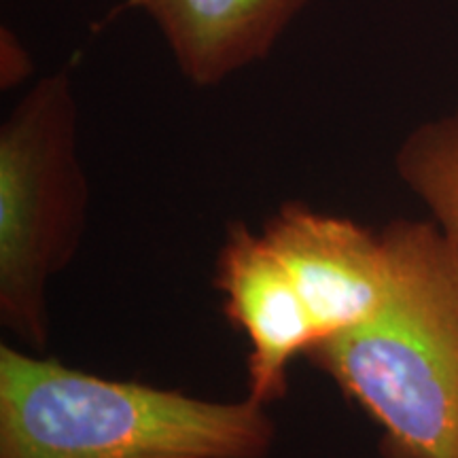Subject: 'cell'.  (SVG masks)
Masks as SVG:
<instances>
[{
	"label": "cell",
	"instance_id": "obj_1",
	"mask_svg": "<svg viewBox=\"0 0 458 458\" xmlns=\"http://www.w3.org/2000/svg\"><path fill=\"white\" fill-rule=\"evenodd\" d=\"M382 236V308L306 359L376 422L382 458H458V238L410 219Z\"/></svg>",
	"mask_w": 458,
	"mask_h": 458
},
{
	"label": "cell",
	"instance_id": "obj_2",
	"mask_svg": "<svg viewBox=\"0 0 458 458\" xmlns=\"http://www.w3.org/2000/svg\"><path fill=\"white\" fill-rule=\"evenodd\" d=\"M270 408L215 401L0 346V458H267Z\"/></svg>",
	"mask_w": 458,
	"mask_h": 458
},
{
	"label": "cell",
	"instance_id": "obj_3",
	"mask_svg": "<svg viewBox=\"0 0 458 458\" xmlns=\"http://www.w3.org/2000/svg\"><path fill=\"white\" fill-rule=\"evenodd\" d=\"M89 182L79 153V102L68 68L38 79L0 125V323L45 352L49 286L79 253Z\"/></svg>",
	"mask_w": 458,
	"mask_h": 458
},
{
	"label": "cell",
	"instance_id": "obj_4",
	"mask_svg": "<svg viewBox=\"0 0 458 458\" xmlns=\"http://www.w3.org/2000/svg\"><path fill=\"white\" fill-rule=\"evenodd\" d=\"M263 236L306 301L318 344L369 320L391 289L385 236L303 202L283 204Z\"/></svg>",
	"mask_w": 458,
	"mask_h": 458
},
{
	"label": "cell",
	"instance_id": "obj_5",
	"mask_svg": "<svg viewBox=\"0 0 458 458\" xmlns=\"http://www.w3.org/2000/svg\"><path fill=\"white\" fill-rule=\"evenodd\" d=\"M223 312L249 344L246 397L270 408L289 391L297 357L318 344L306 301L263 232L232 223L215 261Z\"/></svg>",
	"mask_w": 458,
	"mask_h": 458
},
{
	"label": "cell",
	"instance_id": "obj_6",
	"mask_svg": "<svg viewBox=\"0 0 458 458\" xmlns=\"http://www.w3.org/2000/svg\"><path fill=\"white\" fill-rule=\"evenodd\" d=\"M312 0H131L162 32L176 68L196 88H216L266 60Z\"/></svg>",
	"mask_w": 458,
	"mask_h": 458
},
{
	"label": "cell",
	"instance_id": "obj_7",
	"mask_svg": "<svg viewBox=\"0 0 458 458\" xmlns=\"http://www.w3.org/2000/svg\"><path fill=\"white\" fill-rule=\"evenodd\" d=\"M394 170L433 221L458 238V105L405 136Z\"/></svg>",
	"mask_w": 458,
	"mask_h": 458
},
{
	"label": "cell",
	"instance_id": "obj_8",
	"mask_svg": "<svg viewBox=\"0 0 458 458\" xmlns=\"http://www.w3.org/2000/svg\"><path fill=\"white\" fill-rule=\"evenodd\" d=\"M32 74V57L11 28L0 30V85L13 89Z\"/></svg>",
	"mask_w": 458,
	"mask_h": 458
}]
</instances>
